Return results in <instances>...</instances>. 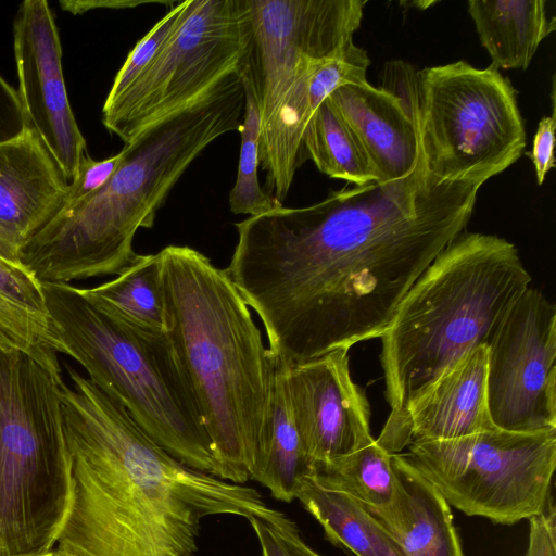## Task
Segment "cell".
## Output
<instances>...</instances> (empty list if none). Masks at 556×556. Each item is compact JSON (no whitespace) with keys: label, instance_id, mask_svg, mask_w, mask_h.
I'll return each instance as SVG.
<instances>
[{"label":"cell","instance_id":"2e32d148","mask_svg":"<svg viewBox=\"0 0 556 556\" xmlns=\"http://www.w3.org/2000/svg\"><path fill=\"white\" fill-rule=\"evenodd\" d=\"M365 150L378 181L409 176L420 157L415 112L368 81L346 85L328 98Z\"/></svg>","mask_w":556,"mask_h":556},{"label":"cell","instance_id":"30bf717a","mask_svg":"<svg viewBox=\"0 0 556 556\" xmlns=\"http://www.w3.org/2000/svg\"><path fill=\"white\" fill-rule=\"evenodd\" d=\"M243 45V0H187L151 63L116 100L103 104V125L129 143L237 72Z\"/></svg>","mask_w":556,"mask_h":556},{"label":"cell","instance_id":"6da1fadb","mask_svg":"<svg viewBox=\"0 0 556 556\" xmlns=\"http://www.w3.org/2000/svg\"><path fill=\"white\" fill-rule=\"evenodd\" d=\"M481 186L407 177L342 188L236 223L229 278L278 367L380 338L399 304L470 220Z\"/></svg>","mask_w":556,"mask_h":556},{"label":"cell","instance_id":"ba28073f","mask_svg":"<svg viewBox=\"0 0 556 556\" xmlns=\"http://www.w3.org/2000/svg\"><path fill=\"white\" fill-rule=\"evenodd\" d=\"M415 121L420 165L439 182L482 186L526 148L516 91L493 66L457 61L416 73Z\"/></svg>","mask_w":556,"mask_h":556},{"label":"cell","instance_id":"d6986e66","mask_svg":"<svg viewBox=\"0 0 556 556\" xmlns=\"http://www.w3.org/2000/svg\"><path fill=\"white\" fill-rule=\"evenodd\" d=\"M544 0H469L481 45L494 68L526 70L541 42L555 30Z\"/></svg>","mask_w":556,"mask_h":556},{"label":"cell","instance_id":"3957f363","mask_svg":"<svg viewBox=\"0 0 556 556\" xmlns=\"http://www.w3.org/2000/svg\"><path fill=\"white\" fill-rule=\"evenodd\" d=\"M157 253L164 333L210 438L215 477L243 484L267 426L277 364L225 268L188 245Z\"/></svg>","mask_w":556,"mask_h":556},{"label":"cell","instance_id":"f546056e","mask_svg":"<svg viewBox=\"0 0 556 556\" xmlns=\"http://www.w3.org/2000/svg\"><path fill=\"white\" fill-rule=\"evenodd\" d=\"M554 85L552 91V109L549 116L543 117L538 125L533 138L530 157L534 165L538 185H542L547 173L555 166V94Z\"/></svg>","mask_w":556,"mask_h":556},{"label":"cell","instance_id":"5b68a950","mask_svg":"<svg viewBox=\"0 0 556 556\" xmlns=\"http://www.w3.org/2000/svg\"><path fill=\"white\" fill-rule=\"evenodd\" d=\"M532 278L504 238L463 231L415 281L381 334L380 363L397 420L467 353L489 345Z\"/></svg>","mask_w":556,"mask_h":556},{"label":"cell","instance_id":"277c9868","mask_svg":"<svg viewBox=\"0 0 556 556\" xmlns=\"http://www.w3.org/2000/svg\"><path fill=\"white\" fill-rule=\"evenodd\" d=\"M245 90L233 72L187 108L143 129L122 149L109 182L63 206L20 248V262L40 283L118 275L138 256L139 228L156 212L190 164L218 137L239 130Z\"/></svg>","mask_w":556,"mask_h":556},{"label":"cell","instance_id":"836d02e7","mask_svg":"<svg viewBox=\"0 0 556 556\" xmlns=\"http://www.w3.org/2000/svg\"><path fill=\"white\" fill-rule=\"evenodd\" d=\"M20 243L0 225V256L12 262H20Z\"/></svg>","mask_w":556,"mask_h":556},{"label":"cell","instance_id":"8fae6325","mask_svg":"<svg viewBox=\"0 0 556 556\" xmlns=\"http://www.w3.org/2000/svg\"><path fill=\"white\" fill-rule=\"evenodd\" d=\"M238 73L264 124L304 59L337 55L353 42L364 0H243Z\"/></svg>","mask_w":556,"mask_h":556},{"label":"cell","instance_id":"52a82bcc","mask_svg":"<svg viewBox=\"0 0 556 556\" xmlns=\"http://www.w3.org/2000/svg\"><path fill=\"white\" fill-rule=\"evenodd\" d=\"M56 353L0 349V556L54 551L73 496Z\"/></svg>","mask_w":556,"mask_h":556},{"label":"cell","instance_id":"8992f818","mask_svg":"<svg viewBox=\"0 0 556 556\" xmlns=\"http://www.w3.org/2000/svg\"><path fill=\"white\" fill-rule=\"evenodd\" d=\"M41 285L52 349L75 359L168 454L215 476L210 438L165 333L144 331L99 308L79 287Z\"/></svg>","mask_w":556,"mask_h":556},{"label":"cell","instance_id":"4fadbf2b","mask_svg":"<svg viewBox=\"0 0 556 556\" xmlns=\"http://www.w3.org/2000/svg\"><path fill=\"white\" fill-rule=\"evenodd\" d=\"M17 92L28 128L35 131L70 185L86 140L74 116L62 66V46L47 0H25L13 21Z\"/></svg>","mask_w":556,"mask_h":556},{"label":"cell","instance_id":"f1b7e54d","mask_svg":"<svg viewBox=\"0 0 556 556\" xmlns=\"http://www.w3.org/2000/svg\"><path fill=\"white\" fill-rule=\"evenodd\" d=\"M123 157L121 151L105 160L96 161L86 153L79 162L73 181L68 185L63 206L74 205L103 188L119 167Z\"/></svg>","mask_w":556,"mask_h":556},{"label":"cell","instance_id":"d590c367","mask_svg":"<svg viewBox=\"0 0 556 556\" xmlns=\"http://www.w3.org/2000/svg\"><path fill=\"white\" fill-rule=\"evenodd\" d=\"M54 553H55V552H54ZM55 556H60V555H56V554H55Z\"/></svg>","mask_w":556,"mask_h":556},{"label":"cell","instance_id":"7402d4cb","mask_svg":"<svg viewBox=\"0 0 556 556\" xmlns=\"http://www.w3.org/2000/svg\"><path fill=\"white\" fill-rule=\"evenodd\" d=\"M0 349L36 355L55 352L42 285L24 265L1 256Z\"/></svg>","mask_w":556,"mask_h":556},{"label":"cell","instance_id":"e575fe53","mask_svg":"<svg viewBox=\"0 0 556 556\" xmlns=\"http://www.w3.org/2000/svg\"><path fill=\"white\" fill-rule=\"evenodd\" d=\"M30 556H55V553H54V551H52V552H49V553H46V554H41V555H30Z\"/></svg>","mask_w":556,"mask_h":556},{"label":"cell","instance_id":"cb8c5ba5","mask_svg":"<svg viewBox=\"0 0 556 556\" xmlns=\"http://www.w3.org/2000/svg\"><path fill=\"white\" fill-rule=\"evenodd\" d=\"M303 147L305 155L331 178L344 179L355 186L378 181L355 134L328 99L306 126Z\"/></svg>","mask_w":556,"mask_h":556},{"label":"cell","instance_id":"7a4b0ae2","mask_svg":"<svg viewBox=\"0 0 556 556\" xmlns=\"http://www.w3.org/2000/svg\"><path fill=\"white\" fill-rule=\"evenodd\" d=\"M61 399L73 496L60 556H195L210 516L267 517L261 493L186 466L66 365Z\"/></svg>","mask_w":556,"mask_h":556},{"label":"cell","instance_id":"484cf974","mask_svg":"<svg viewBox=\"0 0 556 556\" xmlns=\"http://www.w3.org/2000/svg\"><path fill=\"white\" fill-rule=\"evenodd\" d=\"M239 164L236 182L229 193V206L233 214L257 216L282 206L260 185V137L262 117L253 96L245 88Z\"/></svg>","mask_w":556,"mask_h":556},{"label":"cell","instance_id":"5bb4252c","mask_svg":"<svg viewBox=\"0 0 556 556\" xmlns=\"http://www.w3.org/2000/svg\"><path fill=\"white\" fill-rule=\"evenodd\" d=\"M280 368L296 429L313 465L329 463L375 441L369 403L352 380L348 350Z\"/></svg>","mask_w":556,"mask_h":556},{"label":"cell","instance_id":"ac0fdd59","mask_svg":"<svg viewBox=\"0 0 556 556\" xmlns=\"http://www.w3.org/2000/svg\"><path fill=\"white\" fill-rule=\"evenodd\" d=\"M396 493L383 508H366L403 556H465L448 503L402 453L391 455Z\"/></svg>","mask_w":556,"mask_h":556},{"label":"cell","instance_id":"7c38bea8","mask_svg":"<svg viewBox=\"0 0 556 556\" xmlns=\"http://www.w3.org/2000/svg\"><path fill=\"white\" fill-rule=\"evenodd\" d=\"M486 392L498 429H556V306L528 288L488 345Z\"/></svg>","mask_w":556,"mask_h":556},{"label":"cell","instance_id":"d4e9b609","mask_svg":"<svg viewBox=\"0 0 556 556\" xmlns=\"http://www.w3.org/2000/svg\"><path fill=\"white\" fill-rule=\"evenodd\" d=\"M391 455L374 441L349 455L314 465L309 476L320 486L367 508H383L393 501L397 488Z\"/></svg>","mask_w":556,"mask_h":556},{"label":"cell","instance_id":"4dcf8cb0","mask_svg":"<svg viewBox=\"0 0 556 556\" xmlns=\"http://www.w3.org/2000/svg\"><path fill=\"white\" fill-rule=\"evenodd\" d=\"M27 128L17 89L0 74V142L18 137Z\"/></svg>","mask_w":556,"mask_h":556},{"label":"cell","instance_id":"ffe728a7","mask_svg":"<svg viewBox=\"0 0 556 556\" xmlns=\"http://www.w3.org/2000/svg\"><path fill=\"white\" fill-rule=\"evenodd\" d=\"M313 468L292 416L282 369L277 367L269 417L251 479L268 489L276 500L290 503Z\"/></svg>","mask_w":556,"mask_h":556},{"label":"cell","instance_id":"83f0119b","mask_svg":"<svg viewBox=\"0 0 556 556\" xmlns=\"http://www.w3.org/2000/svg\"><path fill=\"white\" fill-rule=\"evenodd\" d=\"M257 539L261 556H321L301 536L294 521L276 510L268 517L248 519Z\"/></svg>","mask_w":556,"mask_h":556},{"label":"cell","instance_id":"e0dca14e","mask_svg":"<svg viewBox=\"0 0 556 556\" xmlns=\"http://www.w3.org/2000/svg\"><path fill=\"white\" fill-rule=\"evenodd\" d=\"M68 184L34 130L0 142V225L22 245L64 205Z\"/></svg>","mask_w":556,"mask_h":556},{"label":"cell","instance_id":"9c48e42d","mask_svg":"<svg viewBox=\"0 0 556 556\" xmlns=\"http://www.w3.org/2000/svg\"><path fill=\"white\" fill-rule=\"evenodd\" d=\"M407 447L405 459L467 516L514 525L549 504L556 429L495 428L453 440L414 441Z\"/></svg>","mask_w":556,"mask_h":556},{"label":"cell","instance_id":"9a60e30c","mask_svg":"<svg viewBox=\"0 0 556 556\" xmlns=\"http://www.w3.org/2000/svg\"><path fill=\"white\" fill-rule=\"evenodd\" d=\"M488 345L467 353L412 400L397 420L386 422L376 443L397 454L414 441L453 440L495 429L488 405Z\"/></svg>","mask_w":556,"mask_h":556},{"label":"cell","instance_id":"1f68e13d","mask_svg":"<svg viewBox=\"0 0 556 556\" xmlns=\"http://www.w3.org/2000/svg\"><path fill=\"white\" fill-rule=\"evenodd\" d=\"M530 533L526 556H556V511L553 503L529 519Z\"/></svg>","mask_w":556,"mask_h":556},{"label":"cell","instance_id":"4316f807","mask_svg":"<svg viewBox=\"0 0 556 556\" xmlns=\"http://www.w3.org/2000/svg\"><path fill=\"white\" fill-rule=\"evenodd\" d=\"M186 3L187 0L172 8L165 16L136 43L117 72L104 103H111L116 100L151 63L176 27L186 8Z\"/></svg>","mask_w":556,"mask_h":556},{"label":"cell","instance_id":"44dd1931","mask_svg":"<svg viewBox=\"0 0 556 556\" xmlns=\"http://www.w3.org/2000/svg\"><path fill=\"white\" fill-rule=\"evenodd\" d=\"M309 475L300 482L295 500L318 521L327 540L356 556H403L390 533L363 504L320 486Z\"/></svg>","mask_w":556,"mask_h":556},{"label":"cell","instance_id":"603a6c76","mask_svg":"<svg viewBox=\"0 0 556 556\" xmlns=\"http://www.w3.org/2000/svg\"><path fill=\"white\" fill-rule=\"evenodd\" d=\"M99 308L148 332L163 333L165 304L159 253L138 254L115 278L81 288Z\"/></svg>","mask_w":556,"mask_h":556},{"label":"cell","instance_id":"d6a6232c","mask_svg":"<svg viewBox=\"0 0 556 556\" xmlns=\"http://www.w3.org/2000/svg\"><path fill=\"white\" fill-rule=\"evenodd\" d=\"M154 3V1H121V0H60L63 11L72 14H81L94 9H125L140 4Z\"/></svg>","mask_w":556,"mask_h":556}]
</instances>
